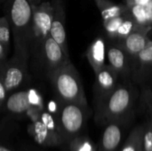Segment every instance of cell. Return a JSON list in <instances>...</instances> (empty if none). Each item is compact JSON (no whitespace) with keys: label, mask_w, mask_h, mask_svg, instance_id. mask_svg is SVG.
Masks as SVG:
<instances>
[{"label":"cell","mask_w":152,"mask_h":151,"mask_svg":"<svg viewBox=\"0 0 152 151\" xmlns=\"http://www.w3.org/2000/svg\"><path fill=\"white\" fill-rule=\"evenodd\" d=\"M48 77L59 102L86 105V99L79 73L70 60L57 68Z\"/></svg>","instance_id":"obj_1"},{"label":"cell","mask_w":152,"mask_h":151,"mask_svg":"<svg viewBox=\"0 0 152 151\" xmlns=\"http://www.w3.org/2000/svg\"><path fill=\"white\" fill-rule=\"evenodd\" d=\"M53 18V4L45 0L32 5V22L28 36L29 53L37 66H43V50L46 38L50 36Z\"/></svg>","instance_id":"obj_2"},{"label":"cell","mask_w":152,"mask_h":151,"mask_svg":"<svg viewBox=\"0 0 152 151\" xmlns=\"http://www.w3.org/2000/svg\"><path fill=\"white\" fill-rule=\"evenodd\" d=\"M14 53L12 58L2 64V76L8 93L20 87L28 76V61L29 58L28 42L25 39H16Z\"/></svg>","instance_id":"obj_3"},{"label":"cell","mask_w":152,"mask_h":151,"mask_svg":"<svg viewBox=\"0 0 152 151\" xmlns=\"http://www.w3.org/2000/svg\"><path fill=\"white\" fill-rule=\"evenodd\" d=\"M4 1V16L10 23L13 40L25 39L28 42L32 22V4L29 0Z\"/></svg>","instance_id":"obj_4"},{"label":"cell","mask_w":152,"mask_h":151,"mask_svg":"<svg viewBox=\"0 0 152 151\" xmlns=\"http://www.w3.org/2000/svg\"><path fill=\"white\" fill-rule=\"evenodd\" d=\"M85 106L72 102H59L56 121L61 136L77 133L85 123Z\"/></svg>","instance_id":"obj_5"},{"label":"cell","mask_w":152,"mask_h":151,"mask_svg":"<svg viewBox=\"0 0 152 151\" xmlns=\"http://www.w3.org/2000/svg\"><path fill=\"white\" fill-rule=\"evenodd\" d=\"M53 4V18L51 36L61 45L63 51L69 55L66 34V12L64 0H51Z\"/></svg>","instance_id":"obj_6"},{"label":"cell","mask_w":152,"mask_h":151,"mask_svg":"<svg viewBox=\"0 0 152 151\" xmlns=\"http://www.w3.org/2000/svg\"><path fill=\"white\" fill-rule=\"evenodd\" d=\"M107 58L110 65L118 72V77L128 81L132 78V58L116 42L107 44Z\"/></svg>","instance_id":"obj_7"},{"label":"cell","mask_w":152,"mask_h":151,"mask_svg":"<svg viewBox=\"0 0 152 151\" xmlns=\"http://www.w3.org/2000/svg\"><path fill=\"white\" fill-rule=\"evenodd\" d=\"M69 60H70L69 55L50 35L45 40L43 50V67H45L47 76L49 77L57 68Z\"/></svg>","instance_id":"obj_8"},{"label":"cell","mask_w":152,"mask_h":151,"mask_svg":"<svg viewBox=\"0 0 152 151\" xmlns=\"http://www.w3.org/2000/svg\"><path fill=\"white\" fill-rule=\"evenodd\" d=\"M152 73V41L138 54L132 57V80L144 82Z\"/></svg>","instance_id":"obj_9"},{"label":"cell","mask_w":152,"mask_h":151,"mask_svg":"<svg viewBox=\"0 0 152 151\" xmlns=\"http://www.w3.org/2000/svg\"><path fill=\"white\" fill-rule=\"evenodd\" d=\"M151 26H137L134 31H132L125 39L118 42L124 50L132 58L138 54L150 42L148 37V32Z\"/></svg>","instance_id":"obj_10"},{"label":"cell","mask_w":152,"mask_h":151,"mask_svg":"<svg viewBox=\"0 0 152 151\" xmlns=\"http://www.w3.org/2000/svg\"><path fill=\"white\" fill-rule=\"evenodd\" d=\"M118 78V72L110 65L105 64L95 74V94L100 96V98H103L110 93L117 87Z\"/></svg>","instance_id":"obj_11"},{"label":"cell","mask_w":152,"mask_h":151,"mask_svg":"<svg viewBox=\"0 0 152 151\" xmlns=\"http://www.w3.org/2000/svg\"><path fill=\"white\" fill-rule=\"evenodd\" d=\"M102 99L107 100V107L111 114H120L129 106L132 100V92L125 85L117 87Z\"/></svg>","instance_id":"obj_12"},{"label":"cell","mask_w":152,"mask_h":151,"mask_svg":"<svg viewBox=\"0 0 152 151\" xmlns=\"http://www.w3.org/2000/svg\"><path fill=\"white\" fill-rule=\"evenodd\" d=\"M86 58L94 74H96L104 65L107 57V44L103 36H99L91 43L86 51Z\"/></svg>","instance_id":"obj_13"},{"label":"cell","mask_w":152,"mask_h":151,"mask_svg":"<svg viewBox=\"0 0 152 151\" xmlns=\"http://www.w3.org/2000/svg\"><path fill=\"white\" fill-rule=\"evenodd\" d=\"M28 131L36 142L43 146H57L62 142L61 135L51 132L40 119L34 121L30 125Z\"/></svg>","instance_id":"obj_14"},{"label":"cell","mask_w":152,"mask_h":151,"mask_svg":"<svg viewBox=\"0 0 152 151\" xmlns=\"http://www.w3.org/2000/svg\"><path fill=\"white\" fill-rule=\"evenodd\" d=\"M4 106L5 109L12 114H26V112L30 108L28 91H20L12 93L8 98H6Z\"/></svg>","instance_id":"obj_15"},{"label":"cell","mask_w":152,"mask_h":151,"mask_svg":"<svg viewBox=\"0 0 152 151\" xmlns=\"http://www.w3.org/2000/svg\"><path fill=\"white\" fill-rule=\"evenodd\" d=\"M102 20H107L115 17L124 15L128 12V7L126 4H115L110 0H94Z\"/></svg>","instance_id":"obj_16"},{"label":"cell","mask_w":152,"mask_h":151,"mask_svg":"<svg viewBox=\"0 0 152 151\" xmlns=\"http://www.w3.org/2000/svg\"><path fill=\"white\" fill-rule=\"evenodd\" d=\"M130 16L139 26H152V9L148 5H128Z\"/></svg>","instance_id":"obj_17"},{"label":"cell","mask_w":152,"mask_h":151,"mask_svg":"<svg viewBox=\"0 0 152 151\" xmlns=\"http://www.w3.org/2000/svg\"><path fill=\"white\" fill-rule=\"evenodd\" d=\"M120 139H121V133L119 128L114 125H109L103 133V137H102L103 147L108 150H114L118 145Z\"/></svg>","instance_id":"obj_18"},{"label":"cell","mask_w":152,"mask_h":151,"mask_svg":"<svg viewBox=\"0 0 152 151\" xmlns=\"http://www.w3.org/2000/svg\"><path fill=\"white\" fill-rule=\"evenodd\" d=\"M138 25L136 24V22L134 21V20L130 16L129 12L127 14V16L126 17V19L122 21V23L120 24V26L118 27V30H117V34H116V37L113 40V42L118 43L120 41H122L123 39H125L132 31H134L135 29V28Z\"/></svg>","instance_id":"obj_19"},{"label":"cell","mask_w":152,"mask_h":151,"mask_svg":"<svg viewBox=\"0 0 152 151\" xmlns=\"http://www.w3.org/2000/svg\"><path fill=\"white\" fill-rule=\"evenodd\" d=\"M128 12L124 15L118 16V17H115V18H112V19L107 20H103V28L105 29L107 36L110 38L111 41H113L115 39L117 30H118V27L120 26V24L122 23V21L127 16Z\"/></svg>","instance_id":"obj_20"},{"label":"cell","mask_w":152,"mask_h":151,"mask_svg":"<svg viewBox=\"0 0 152 151\" xmlns=\"http://www.w3.org/2000/svg\"><path fill=\"white\" fill-rule=\"evenodd\" d=\"M11 26L5 16L0 17V42L9 50Z\"/></svg>","instance_id":"obj_21"},{"label":"cell","mask_w":152,"mask_h":151,"mask_svg":"<svg viewBox=\"0 0 152 151\" xmlns=\"http://www.w3.org/2000/svg\"><path fill=\"white\" fill-rule=\"evenodd\" d=\"M39 119L41 120V122L53 133H60L59 132V128H58V125H57V121L54 118V117L50 113V112H41L40 113V117Z\"/></svg>","instance_id":"obj_22"},{"label":"cell","mask_w":152,"mask_h":151,"mask_svg":"<svg viewBox=\"0 0 152 151\" xmlns=\"http://www.w3.org/2000/svg\"><path fill=\"white\" fill-rule=\"evenodd\" d=\"M28 101L30 103V107L42 111L44 109V104L41 95L36 90L28 91Z\"/></svg>","instance_id":"obj_23"},{"label":"cell","mask_w":152,"mask_h":151,"mask_svg":"<svg viewBox=\"0 0 152 151\" xmlns=\"http://www.w3.org/2000/svg\"><path fill=\"white\" fill-rule=\"evenodd\" d=\"M8 92L5 89L4 81H3V76H2V68L0 70V107H2L4 104V101L6 100Z\"/></svg>","instance_id":"obj_24"},{"label":"cell","mask_w":152,"mask_h":151,"mask_svg":"<svg viewBox=\"0 0 152 151\" xmlns=\"http://www.w3.org/2000/svg\"><path fill=\"white\" fill-rule=\"evenodd\" d=\"M72 151H92V145L88 142H84L81 144H76L75 142L71 145Z\"/></svg>","instance_id":"obj_25"},{"label":"cell","mask_w":152,"mask_h":151,"mask_svg":"<svg viewBox=\"0 0 152 151\" xmlns=\"http://www.w3.org/2000/svg\"><path fill=\"white\" fill-rule=\"evenodd\" d=\"M145 151H152V132H148L144 136Z\"/></svg>","instance_id":"obj_26"},{"label":"cell","mask_w":152,"mask_h":151,"mask_svg":"<svg viewBox=\"0 0 152 151\" xmlns=\"http://www.w3.org/2000/svg\"><path fill=\"white\" fill-rule=\"evenodd\" d=\"M151 0H125V4L126 6L132 4H138V5H148Z\"/></svg>","instance_id":"obj_27"},{"label":"cell","mask_w":152,"mask_h":151,"mask_svg":"<svg viewBox=\"0 0 152 151\" xmlns=\"http://www.w3.org/2000/svg\"><path fill=\"white\" fill-rule=\"evenodd\" d=\"M7 53H8V49L0 42V62H4L6 61Z\"/></svg>","instance_id":"obj_28"},{"label":"cell","mask_w":152,"mask_h":151,"mask_svg":"<svg viewBox=\"0 0 152 151\" xmlns=\"http://www.w3.org/2000/svg\"><path fill=\"white\" fill-rule=\"evenodd\" d=\"M44 1H45V0H29V2H30V4L32 5H37V4H41Z\"/></svg>","instance_id":"obj_29"},{"label":"cell","mask_w":152,"mask_h":151,"mask_svg":"<svg viewBox=\"0 0 152 151\" xmlns=\"http://www.w3.org/2000/svg\"><path fill=\"white\" fill-rule=\"evenodd\" d=\"M0 151H12V150H11L10 149H8V148L4 147V146L0 145Z\"/></svg>","instance_id":"obj_30"},{"label":"cell","mask_w":152,"mask_h":151,"mask_svg":"<svg viewBox=\"0 0 152 151\" xmlns=\"http://www.w3.org/2000/svg\"><path fill=\"white\" fill-rule=\"evenodd\" d=\"M123 151H134V149L133 147H127V148H126Z\"/></svg>","instance_id":"obj_31"},{"label":"cell","mask_w":152,"mask_h":151,"mask_svg":"<svg viewBox=\"0 0 152 151\" xmlns=\"http://www.w3.org/2000/svg\"><path fill=\"white\" fill-rule=\"evenodd\" d=\"M2 64H3V62H0V70H1V68H2Z\"/></svg>","instance_id":"obj_32"},{"label":"cell","mask_w":152,"mask_h":151,"mask_svg":"<svg viewBox=\"0 0 152 151\" xmlns=\"http://www.w3.org/2000/svg\"><path fill=\"white\" fill-rule=\"evenodd\" d=\"M3 1H4V0H0V4H1V3H2Z\"/></svg>","instance_id":"obj_33"}]
</instances>
